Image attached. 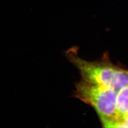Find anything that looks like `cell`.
<instances>
[{
	"label": "cell",
	"instance_id": "cell-1",
	"mask_svg": "<svg viewBox=\"0 0 128 128\" xmlns=\"http://www.w3.org/2000/svg\"><path fill=\"white\" fill-rule=\"evenodd\" d=\"M65 55L78 70L83 81L109 87L117 92L128 85V70L114 65L106 56L100 60L87 61L80 57L78 48L75 46L65 51Z\"/></svg>",
	"mask_w": 128,
	"mask_h": 128
},
{
	"label": "cell",
	"instance_id": "cell-2",
	"mask_svg": "<svg viewBox=\"0 0 128 128\" xmlns=\"http://www.w3.org/2000/svg\"><path fill=\"white\" fill-rule=\"evenodd\" d=\"M117 94L112 88L81 80L76 83L74 97L94 108L104 127L114 128L117 121Z\"/></svg>",
	"mask_w": 128,
	"mask_h": 128
},
{
	"label": "cell",
	"instance_id": "cell-3",
	"mask_svg": "<svg viewBox=\"0 0 128 128\" xmlns=\"http://www.w3.org/2000/svg\"><path fill=\"white\" fill-rule=\"evenodd\" d=\"M128 117V85L122 87L117 94L116 118L114 128H118L119 123Z\"/></svg>",
	"mask_w": 128,
	"mask_h": 128
}]
</instances>
